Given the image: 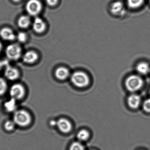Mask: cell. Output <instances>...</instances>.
Wrapping results in <instances>:
<instances>
[{"label": "cell", "mask_w": 150, "mask_h": 150, "mask_svg": "<svg viewBox=\"0 0 150 150\" xmlns=\"http://www.w3.org/2000/svg\"><path fill=\"white\" fill-rule=\"evenodd\" d=\"M72 83L75 86L84 88L87 86L90 82V79L86 73L81 71L74 72L71 77Z\"/></svg>", "instance_id": "6da1fadb"}, {"label": "cell", "mask_w": 150, "mask_h": 150, "mask_svg": "<svg viewBox=\"0 0 150 150\" xmlns=\"http://www.w3.org/2000/svg\"><path fill=\"white\" fill-rule=\"evenodd\" d=\"M144 81L138 75H131L126 79L125 86L128 91L134 92L139 90L143 86Z\"/></svg>", "instance_id": "7a4b0ae2"}, {"label": "cell", "mask_w": 150, "mask_h": 150, "mask_svg": "<svg viewBox=\"0 0 150 150\" xmlns=\"http://www.w3.org/2000/svg\"><path fill=\"white\" fill-rule=\"evenodd\" d=\"M31 117L28 112L24 110H17L13 115V121L19 126H28L31 122Z\"/></svg>", "instance_id": "3957f363"}, {"label": "cell", "mask_w": 150, "mask_h": 150, "mask_svg": "<svg viewBox=\"0 0 150 150\" xmlns=\"http://www.w3.org/2000/svg\"><path fill=\"white\" fill-rule=\"evenodd\" d=\"M6 55L9 59L16 60L21 57L22 50L20 45L17 44L9 45L6 50Z\"/></svg>", "instance_id": "277c9868"}, {"label": "cell", "mask_w": 150, "mask_h": 150, "mask_svg": "<svg viewBox=\"0 0 150 150\" xmlns=\"http://www.w3.org/2000/svg\"><path fill=\"white\" fill-rule=\"evenodd\" d=\"M26 9L30 16H36L42 11V3L39 0H29L26 4Z\"/></svg>", "instance_id": "5b68a950"}, {"label": "cell", "mask_w": 150, "mask_h": 150, "mask_svg": "<svg viewBox=\"0 0 150 150\" xmlns=\"http://www.w3.org/2000/svg\"><path fill=\"white\" fill-rule=\"evenodd\" d=\"M9 93L12 98L16 100H20L25 95V88L21 84H15L11 87Z\"/></svg>", "instance_id": "8992f818"}, {"label": "cell", "mask_w": 150, "mask_h": 150, "mask_svg": "<svg viewBox=\"0 0 150 150\" xmlns=\"http://www.w3.org/2000/svg\"><path fill=\"white\" fill-rule=\"evenodd\" d=\"M110 12L115 16H122L125 13L124 6L122 2L120 1H116L113 2L110 8Z\"/></svg>", "instance_id": "52a82bcc"}, {"label": "cell", "mask_w": 150, "mask_h": 150, "mask_svg": "<svg viewBox=\"0 0 150 150\" xmlns=\"http://www.w3.org/2000/svg\"><path fill=\"white\" fill-rule=\"evenodd\" d=\"M57 126L63 133H68L72 129L71 123L67 119L61 118L57 121Z\"/></svg>", "instance_id": "ba28073f"}, {"label": "cell", "mask_w": 150, "mask_h": 150, "mask_svg": "<svg viewBox=\"0 0 150 150\" xmlns=\"http://www.w3.org/2000/svg\"><path fill=\"white\" fill-rule=\"evenodd\" d=\"M5 75L6 78L9 80H15L19 78L20 72L16 68L7 66L5 70Z\"/></svg>", "instance_id": "9c48e42d"}, {"label": "cell", "mask_w": 150, "mask_h": 150, "mask_svg": "<svg viewBox=\"0 0 150 150\" xmlns=\"http://www.w3.org/2000/svg\"><path fill=\"white\" fill-rule=\"evenodd\" d=\"M46 28V24L42 19L38 17L35 18L33 23V28L35 32L38 34L42 33Z\"/></svg>", "instance_id": "30bf717a"}, {"label": "cell", "mask_w": 150, "mask_h": 150, "mask_svg": "<svg viewBox=\"0 0 150 150\" xmlns=\"http://www.w3.org/2000/svg\"><path fill=\"white\" fill-rule=\"evenodd\" d=\"M0 37L6 41H13L16 38L13 30L8 28H4L0 30Z\"/></svg>", "instance_id": "8fae6325"}, {"label": "cell", "mask_w": 150, "mask_h": 150, "mask_svg": "<svg viewBox=\"0 0 150 150\" xmlns=\"http://www.w3.org/2000/svg\"><path fill=\"white\" fill-rule=\"evenodd\" d=\"M38 58V55L36 52L34 51H28L24 53L23 60L27 64H31L35 63Z\"/></svg>", "instance_id": "7c38bea8"}, {"label": "cell", "mask_w": 150, "mask_h": 150, "mask_svg": "<svg viewBox=\"0 0 150 150\" xmlns=\"http://www.w3.org/2000/svg\"><path fill=\"white\" fill-rule=\"evenodd\" d=\"M55 77L60 80H64L67 79L70 75V72L67 68L60 67L56 69L55 72Z\"/></svg>", "instance_id": "4fadbf2b"}, {"label": "cell", "mask_w": 150, "mask_h": 150, "mask_svg": "<svg viewBox=\"0 0 150 150\" xmlns=\"http://www.w3.org/2000/svg\"><path fill=\"white\" fill-rule=\"evenodd\" d=\"M140 96L136 94L131 95L127 100L128 105L132 109L137 108L140 105Z\"/></svg>", "instance_id": "5bb4252c"}, {"label": "cell", "mask_w": 150, "mask_h": 150, "mask_svg": "<svg viewBox=\"0 0 150 150\" xmlns=\"http://www.w3.org/2000/svg\"><path fill=\"white\" fill-rule=\"evenodd\" d=\"M136 70L139 74L145 75L150 72V65L146 62H140L137 65Z\"/></svg>", "instance_id": "9a60e30c"}, {"label": "cell", "mask_w": 150, "mask_h": 150, "mask_svg": "<svg viewBox=\"0 0 150 150\" xmlns=\"http://www.w3.org/2000/svg\"><path fill=\"white\" fill-rule=\"evenodd\" d=\"M31 23L29 16L23 15L21 16L18 20V25L21 28H28Z\"/></svg>", "instance_id": "2e32d148"}, {"label": "cell", "mask_w": 150, "mask_h": 150, "mask_svg": "<svg viewBox=\"0 0 150 150\" xmlns=\"http://www.w3.org/2000/svg\"><path fill=\"white\" fill-rule=\"evenodd\" d=\"M144 0H127V5L130 8L137 9L144 4Z\"/></svg>", "instance_id": "e0dca14e"}, {"label": "cell", "mask_w": 150, "mask_h": 150, "mask_svg": "<svg viewBox=\"0 0 150 150\" xmlns=\"http://www.w3.org/2000/svg\"><path fill=\"white\" fill-rule=\"evenodd\" d=\"M5 107L6 109L8 112L14 111L16 108V100L12 98L11 100L5 103Z\"/></svg>", "instance_id": "ac0fdd59"}, {"label": "cell", "mask_w": 150, "mask_h": 150, "mask_svg": "<svg viewBox=\"0 0 150 150\" xmlns=\"http://www.w3.org/2000/svg\"><path fill=\"white\" fill-rule=\"evenodd\" d=\"M77 137L80 141H86L89 137V133L86 130H81L77 134Z\"/></svg>", "instance_id": "d6986e66"}, {"label": "cell", "mask_w": 150, "mask_h": 150, "mask_svg": "<svg viewBox=\"0 0 150 150\" xmlns=\"http://www.w3.org/2000/svg\"><path fill=\"white\" fill-rule=\"evenodd\" d=\"M7 89V84L4 79L0 78V96L4 94Z\"/></svg>", "instance_id": "ffe728a7"}, {"label": "cell", "mask_w": 150, "mask_h": 150, "mask_svg": "<svg viewBox=\"0 0 150 150\" xmlns=\"http://www.w3.org/2000/svg\"><path fill=\"white\" fill-rule=\"evenodd\" d=\"M69 150H85L82 144L79 142H74L70 146Z\"/></svg>", "instance_id": "44dd1931"}, {"label": "cell", "mask_w": 150, "mask_h": 150, "mask_svg": "<svg viewBox=\"0 0 150 150\" xmlns=\"http://www.w3.org/2000/svg\"><path fill=\"white\" fill-rule=\"evenodd\" d=\"M16 38L18 41L21 43L25 42L28 39L27 34L23 32H21L18 33Z\"/></svg>", "instance_id": "7402d4cb"}, {"label": "cell", "mask_w": 150, "mask_h": 150, "mask_svg": "<svg viewBox=\"0 0 150 150\" xmlns=\"http://www.w3.org/2000/svg\"><path fill=\"white\" fill-rule=\"evenodd\" d=\"M15 124L14 121L8 120L5 122L4 127L6 130L10 131L13 130L14 129Z\"/></svg>", "instance_id": "603a6c76"}, {"label": "cell", "mask_w": 150, "mask_h": 150, "mask_svg": "<svg viewBox=\"0 0 150 150\" xmlns=\"http://www.w3.org/2000/svg\"><path fill=\"white\" fill-rule=\"evenodd\" d=\"M143 109L147 113H150V98L145 100L143 104Z\"/></svg>", "instance_id": "cb8c5ba5"}, {"label": "cell", "mask_w": 150, "mask_h": 150, "mask_svg": "<svg viewBox=\"0 0 150 150\" xmlns=\"http://www.w3.org/2000/svg\"><path fill=\"white\" fill-rule=\"evenodd\" d=\"M59 0H46L47 5L50 6H54L58 3Z\"/></svg>", "instance_id": "d4e9b609"}, {"label": "cell", "mask_w": 150, "mask_h": 150, "mask_svg": "<svg viewBox=\"0 0 150 150\" xmlns=\"http://www.w3.org/2000/svg\"><path fill=\"white\" fill-rule=\"evenodd\" d=\"M57 122L54 121V120H52L50 122V124L51 126H54L57 125Z\"/></svg>", "instance_id": "484cf974"}, {"label": "cell", "mask_w": 150, "mask_h": 150, "mask_svg": "<svg viewBox=\"0 0 150 150\" xmlns=\"http://www.w3.org/2000/svg\"><path fill=\"white\" fill-rule=\"evenodd\" d=\"M4 65V62L0 61V71L2 69V67H3Z\"/></svg>", "instance_id": "4316f807"}, {"label": "cell", "mask_w": 150, "mask_h": 150, "mask_svg": "<svg viewBox=\"0 0 150 150\" xmlns=\"http://www.w3.org/2000/svg\"><path fill=\"white\" fill-rule=\"evenodd\" d=\"M2 49V44L1 42H0V52L1 51Z\"/></svg>", "instance_id": "83f0119b"}, {"label": "cell", "mask_w": 150, "mask_h": 150, "mask_svg": "<svg viewBox=\"0 0 150 150\" xmlns=\"http://www.w3.org/2000/svg\"><path fill=\"white\" fill-rule=\"evenodd\" d=\"M12 1L15 2H19V1H21V0H12Z\"/></svg>", "instance_id": "f1b7e54d"}, {"label": "cell", "mask_w": 150, "mask_h": 150, "mask_svg": "<svg viewBox=\"0 0 150 150\" xmlns=\"http://www.w3.org/2000/svg\"></svg>", "instance_id": "f546056e"}, {"label": "cell", "mask_w": 150, "mask_h": 150, "mask_svg": "<svg viewBox=\"0 0 150 150\" xmlns=\"http://www.w3.org/2000/svg\"></svg>", "instance_id": "4dcf8cb0"}]
</instances>
